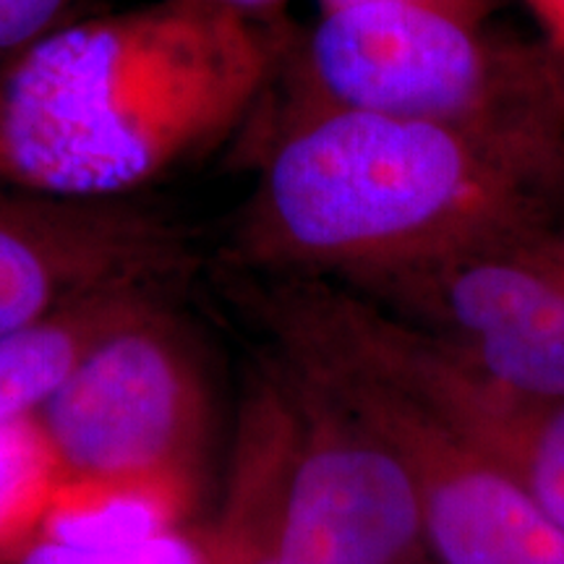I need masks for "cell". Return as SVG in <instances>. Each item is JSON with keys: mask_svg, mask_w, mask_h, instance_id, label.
<instances>
[{"mask_svg": "<svg viewBox=\"0 0 564 564\" xmlns=\"http://www.w3.org/2000/svg\"><path fill=\"white\" fill-rule=\"evenodd\" d=\"M262 314L405 463L436 564H564V528L507 470L333 337L270 301Z\"/></svg>", "mask_w": 564, "mask_h": 564, "instance_id": "obj_5", "label": "cell"}, {"mask_svg": "<svg viewBox=\"0 0 564 564\" xmlns=\"http://www.w3.org/2000/svg\"><path fill=\"white\" fill-rule=\"evenodd\" d=\"M507 0H319L322 13L361 9V6H398V9H419L442 13V17L457 19L463 24L486 26L494 13H497Z\"/></svg>", "mask_w": 564, "mask_h": 564, "instance_id": "obj_16", "label": "cell"}, {"mask_svg": "<svg viewBox=\"0 0 564 564\" xmlns=\"http://www.w3.org/2000/svg\"><path fill=\"white\" fill-rule=\"evenodd\" d=\"M178 225L137 202L61 199L0 183V335L70 299L188 270Z\"/></svg>", "mask_w": 564, "mask_h": 564, "instance_id": "obj_9", "label": "cell"}, {"mask_svg": "<svg viewBox=\"0 0 564 564\" xmlns=\"http://www.w3.org/2000/svg\"><path fill=\"white\" fill-rule=\"evenodd\" d=\"M295 108L373 112L470 133L564 178V61L442 13H322L285 53Z\"/></svg>", "mask_w": 564, "mask_h": 564, "instance_id": "obj_3", "label": "cell"}, {"mask_svg": "<svg viewBox=\"0 0 564 564\" xmlns=\"http://www.w3.org/2000/svg\"><path fill=\"white\" fill-rule=\"evenodd\" d=\"M512 390L564 398V232L476 246L340 285Z\"/></svg>", "mask_w": 564, "mask_h": 564, "instance_id": "obj_7", "label": "cell"}, {"mask_svg": "<svg viewBox=\"0 0 564 564\" xmlns=\"http://www.w3.org/2000/svg\"><path fill=\"white\" fill-rule=\"evenodd\" d=\"M278 66L264 24L202 0L66 21L0 63V183L131 199L225 144Z\"/></svg>", "mask_w": 564, "mask_h": 564, "instance_id": "obj_1", "label": "cell"}, {"mask_svg": "<svg viewBox=\"0 0 564 564\" xmlns=\"http://www.w3.org/2000/svg\"><path fill=\"white\" fill-rule=\"evenodd\" d=\"M202 478H63L40 539L74 549H123L192 525Z\"/></svg>", "mask_w": 564, "mask_h": 564, "instance_id": "obj_11", "label": "cell"}, {"mask_svg": "<svg viewBox=\"0 0 564 564\" xmlns=\"http://www.w3.org/2000/svg\"><path fill=\"white\" fill-rule=\"evenodd\" d=\"M76 0H0V58H11L45 34L66 24Z\"/></svg>", "mask_w": 564, "mask_h": 564, "instance_id": "obj_15", "label": "cell"}, {"mask_svg": "<svg viewBox=\"0 0 564 564\" xmlns=\"http://www.w3.org/2000/svg\"><path fill=\"white\" fill-rule=\"evenodd\" d=\"M413 394L564 528V398L512 390L335 282L282 280L267 295Z\"/></svg>", "mask_w": 564, "mask_h": 564, "instance_id": "obj_8", "label": "cell"}, {"mask_svg": "<svg viewBox=\"0 0 564 564\" xmlns=\"http://www.w3.org/2000/svg\"><path fill=\"white\" fill-rule=\"evenodd\" d=\"M152 285H112L70 299L0 335V426L40 415L84 358L160 299Z\"/></svg>", "mask_w": 564, "mask_h": 564, "instance_id": "obj_10", "label": "cell"}, {"mask_svg": "<svg viewBox=\"0 0 564 564\" xmlns=\"http://www.w3.org/2000/svg\"><path fill=\"white\" fill-rule=\"evenodd\" d=\"M523 3L544 32L541 40L564 61V0H523Z\"/></svg>", "mask_w": 564, "mask_h": 564, "instance_id": "obj_17", "label": "cell"}, {"mask_svg": "<svg viewBox=\"0 0 564 564\" xmlns=\"http://www.w3.org/2000/svg\"><path fill=\"white\" fill-rule=\"evenodd\" d=\"M202 3H209L215 6V9L257 21V24H264L267 19H272L274 13L282 11V6H285L288 0H202Z\"/></svg>", "mask_w": 564, "mask_h": 564, "instance_id": "obj_18", "label": "cell"}, {"mask_svg": "<svg viewBox=\"0 0 564 564\" xmlns=\"http://www.w3.org/2000/svg\"><path fill=\"white\" fill-rule=\"evenodd\" d=\"M270 364L285 405L272 505L282 564H436L398 453L303 358L278 348Z\"/></svg>", "mask_w": 564, "mask_h": 564, "instance_id": "obj_4", "label": "cell"}, {"mask_svg": "<svg viewBox=\"0 0 564 564\" xmlns=\"http://www.w3.org/2000/svg\"><path fill=\"white\" fill-rule=\"evenodd\" d=\"M3 61H6V58H0V63H3Z\"/></svg>", "mask_w": 564, "mask_h": 564, "instance_id": "obj_19", "label": "cell"}, {"mask_svg": "<svg viewBox=\"0 0 564 564\" xmlns=\"http://www.w3.org/2000/svg\"><path fill=\"white\" fill-rule=\"evenodd\" d=\"M61 481L37 415L0 426V564H13L40 539Z\"/></svg>", "mask_w": 564, "mask_h": 564, "instance_id": "obj_13", "label": "cell"}, {"mask_svg": "<svg viewBox=\"0 0 564 564\" xmlns=\"http://www.w3.org/2000/svg\"><path fill=\"white\" fill-rule=\"evenodd\" d=\"M243 202L232 253L274 280L350 285L560 228L564 178L470 133L295 108Z\"/></svg>", "mask_w": 564, "mask_h": 564, "instance_id": "obj_2", "label": "cell"}, {"mask_svg": "<svg viewBox=\"0 0 564 564\" xmlns=\"http://www.w3.org/2000/svg\"><path fill=\"white\" fill-rule=\"evenodd\" d=\"M13 564H215V533L212 528L183 525L123 549H74L37 539Z\"/></svg>", "mask_w": 564, "mask_h": 564, "instance_id": "obj_14", "label": "cell"}, {"mask_svg": "<svg viewBox=\"0 0 564 564\" xmlns=\"http://www.w3.org/2000/svg\"><path fill=\"white\" fill-rule=\"evenodd\" d=\"M282 390L272 366L253 379L238 419L228 494L215 533V564H282L274 541V478L282 444Z\"/></svg>", "mask_w": 564, "mask_h": 564, "instance_id": "obj_12", "label": "cell"}, {"mask_svg": "<svg viewBox=\"0 0 564 564\" xmlns=\"http://www.w3.org/2000/svg\"><path fill=\"white\" fill-rule=\"evenodd\" d=\"M37 421L63 478H202L212 403L199 352L158 299L84 358Z\"/></svg>", "mask_w": 564, "mask_h": 564, "instance_id": "obj_6", "label": "cell"}, {"mask_svg": "<svg viewBox=\"0 0 564 564\" xmlns=\"http://www.w3.org/2000/svg\"><path fill=\"white\" fill-rule=\"evenodd\" d=\"M562 230H564V225H562Z\"/></svg>", "mask_w": 564, "mask_h": 564, "instance_id": "obj_20", "label": "cell"}]
</instances>
